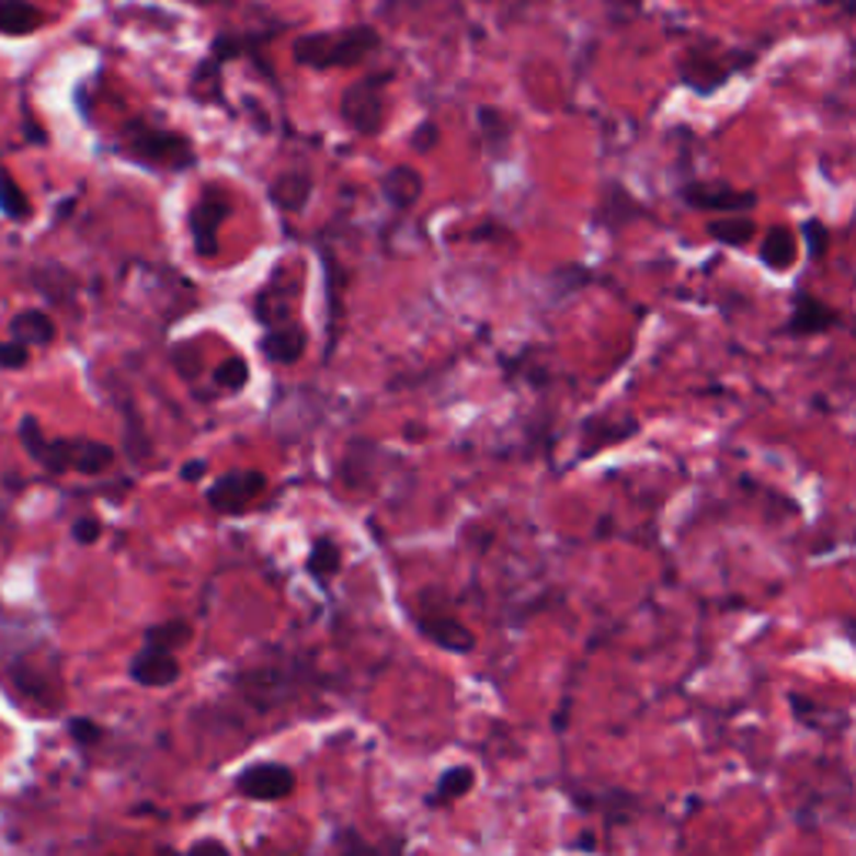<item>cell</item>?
<instances>
[{
  "mask_svg": "<svg viewBox=\"0 0 856 856\" xmlns=\"http://www.w3.org/2000/svg\"><path fill=\"white\" fill-rule=\"evenodd\" d=\"M381 47V37L372 24H352L339 31L301 34L292 44V57L301 68L311 71H335V68H358Z\"/></svg>",
  "mask_w": 856,
  "mask_h": 856,
  "instance_id": "cell-1",
  "label": "cell"
},
{
  "mask_svg": "<svg viewBox=\"0 0 856 856\" xmlns=\"http://www.w3.org/2000/svg\"><path fill=\"white\" fill-rule=\"evenodd\" d=\"M21 442L31 452L34 463H41L50 472H84V476H101L114 463V448L107 442H91V438H44L41 425L34 415L21 419Z\"/></svg>",
  "mask_w": 856,
  "mask_h": 856,
  "instance_id": "cell-2",
  "label": "cell"
},
{
  "mask_svg": "<svg viewBox=\"0 0 856 856\" xmlns=\"http://www.w3.org/2000/svg\"><path fill=\"white\" fill-rule=\"evenodd\" d=\"M117 155L138 161L145 168H155V171H187L197 164L191 138L178 135V130H168V127H155L141 117L124 124Z\"/></svg>",
  "mask_w": 856,
  "mask_h": 856,
  "instance_id": "cell-3",
  "label": "cell"
},
{
  "mask_svg": "<svg viewBox=\"0 0 856 856\" xmlns=\"http://www.w3.org/2000/svg\"><path fill=\"white\" fill-rule=\"evenodd\" d=\"M746 64H753V54L743 50H716V47H693L680 60V81L693 88L696 94L709 98L716 88L727 84L737 71H743Z\"/></svg>",
  "mask_w": 856,
  "mask_h": 856,
  "instance_id": "cell-4",
  "label": "cell"
},
{
  "mask_svg": "<svg viewBox=\"0 0 856 856\" xmlns=\"http://www.w3.org/2000/svg\"><path fill=\"white\" fill-rule=\"evenodd\" d=\"M391 81V71L358 78L342 94V121L355 130V135H378L385 124V88Z\"/></svg>",
  "mask_w": 856,
  "mask_h": 856,
  "instance_id": "cell-5",
  "label": "cell"
},
{
  "mask_svg": "<svg viewBox=\"0 0 856 856\" xmlns=\"http://www.w3.org/2000/svg\"><path fill=\"white\" fill-rule=\"evenodd\" d=\"M231 215V197L218 187H208L187 212V231L197 258H215L218 254V228Z\"/></svg>",
  "mask_w": 856,
  "mask_h": 856,
  "instance_id": "cell-6",
  "label": "cell"
},
{
  "mask_svg": "<svg viewBox=\"0 0 856 856\" xmlns=\"http://www.w3.org/2000/svg\"><path fill=\"white\" fill-rule=\"evenodd\" d=\"M269 489V476L258 472V469H235V472H225L218 476L212 486H208V505L221 515H238L244 512L261 492Z\"/></svg>",
  "mask_w": 856,
  "mask_h": 856,
  "instance_id": "cell-7",
  "label": "cell"
},
{
  "mask_svg": "<svg viewBox=\"0 0 856 856\" xmlns=\"http://www.w3.org/2000/svg\"><path fill=\"white\" fill-rule=\"evenodd\" d=\"M295 789V773L285 763H258L241 769L238 776V794L258 803H275L285 800Z\"/></svg>",
  "mask_w": 856,
  "mask_h": 856,
  "instance_id": "cell-8",
  "label": "cell"
},
{
  "mask_svg": "<svg viewBox=\"0 0 856 856\" xmlns=\"http://www.w3.org/2000/svg\"><path fill=\"white\" fill-rule=\"evenodd\" d=\"M683 202L693 208H706V212H730V215H743L756 205V194L753 191H740L733 184H722V181H693L683 191Z\"/></svg>",
  "mask_w": 856,
  "mask_h": 856,
  "instance_id": "cell-9",
  "label": "cell"
},
{
  "mask_svg": "<svg viewBox=\"0 0 856 856\" xmlns=\"http://www.w3.org/2000/svg\"><path fill=\"white\" fill-rule=\"evenodd\" d=\"M843 318L833 305L820 301L817 295L810 292H797L794 298V311H789V321L783 324L786 335H797V339H807V335H823L830 332V328H836Z\"/></svg>",
  "mask_w": 856,
  "mask_h": 856,
  "instance_id": "cell-10",
  "label": "cell"
},
{
  "mask_svg": "<svg viewBox=\"0 0 856 856\" xmlns=\"http://www.w3.org/2000/svg\"><path fill=\"white\" fill-rule=\"evenodd\" d=\"M261 352H265V358L275 362V365H295V362H301V355L308 352V332H305V324H298V321L292 318V321H282V324L265 328V339H261Z\"/></svg>",
  "mask_w": 856,
  "mask_h": 856,
  "instance_id": "cell-11",
  "label": "cell"
},
{
  "mask_svg": "<svg viewBox=\"0 0 856 856\" xmlns=\"http://www.w3.org/2000/svg\"><path fill=\"white\" fill-rule=\"evenodd\" d=\"M315 181L308 171H282L269 181V202L285 215H301L311 202Z\"/></svg>",
  "mask_w": 856,
  "mask_h": 856,
  "instance_id": "cell-12",
  "label": "cell"
},
{
  "mask_svg": "<svg viewBox=\"0 0 856 856\" xmlns=\"http://www.w3.org/2000/svg\"><path fill=\"white\" fill-rule=\"evenodd\" d=\"M181 676V666L174 660V652H164V649H151L145 646L135 660H130V680L148 686V689H161V686H171L178 683Z\"/></svg>",
  "mask_w": 856,
  "mask_h": 856,
  "instance_id": "cell-13",
  "label": "cell"
},
{
  "mask_svg": "<svg viewBox=\"0 0 856 856\" xmlns=\"http://www.w3.org/2000/svg\"><path fill=\"white\" fill-rule=\"evenodd\" d=\"M422 191H425V178H422L415 168H409V164L391 168V171L381 178V194H385V202H388L395 212L415 208L419 197H422Z\"/></svg>",
  "mask_w": 856,
  "mask_h": 856,
  "instance_id": "cell-14",
  "label": "cell"
},
{
  "mask_svg": "<svg viewBox=\"0 0 856 856\" xmlns=\"http://www.w3.org/2000/svg\"><path fill=\"white\" fill-rule=\"evenodd\" d=\"M57 335V324L47 311L41 308H27V311H18L11 318V342L31 349V345H50Z\"/></svg>",
  "mask_w": 856,
  "mask_h": 856,
  "instance_id": "cell-15",
  "label": "cell"
},
{
  "mask_svg": "<svg viewBox=\"0 0 856 856\" xmlns=\"http://www.w3.org/2000/svg\"><path fill=\"white\" fill-rule=\"evenodd\" d=\"M422 632H425L435 646H442V649H448V652H472V649H476V636H472L463 623H455V619H448V616H429V619H422Z\"/></svg>",
  "mask_w": 856,
  "mask_h": 856,
  "instance_id": "cell-16",
  "label": "cell"
},
{
  "mask_svg": "<svg viewBox=\"0 0 856 856\" xmlns=\"http://www.w3.org/2000/svg\"><path fill=\"white\" fill-rule=\"evenodd\" d=\"M797 235L789 231V228H769L766 231V238H763V248H760V258H763V265L766 269H773V272H786V269H794L797 265Z\"/></svg>",
  "mask_w": 856,
  "mask_h": 856,
  "instance_id": "cell-17",
  "label": "cell"
},
{
  "mask_svg": "<svg viewBox=\"0 0 856 856\" xmlns=\"http://www.w3.org/2000/svg\"><path fill=\"white\" fill-rule=\"evenodd\" d=\"M44 24L41 8H34L31 0H0V34L8 37H24L34 34Z\"/></svg>",
  "mask_w": 856,
  "mask_h": 856,
  "instance_id": "cell-18",
  "label": "cell"
},
{
  "mask_svg": "<svg viewBox=\"0 0 856 856\" xmlns=\"http://www.w3.org/2000/svg\"><path fill=\"white\" fill-rule=\"evenodd\" d=\"M476 786V773L472 766H455V769H445L435 783V794L429 797L432 807H442V803H455L463 800L469 789Z\"/></svg>",
  "mask_w": 856,
  "mask_h": 856,
  "instance_id": "cell-19",
  "label": "cell"
},
{
  "mask_svg": "<svg viewBox=\"0 0 856 856\" xmlns=\"http://www.w3.org/2000/svg\"><path fill=\"white\" fill-rule=\"evenodd\" d=\"M706 235H709L712 241L730 244V248H743V244L756 235V225H753L746 215H733V218L709 221V225H706Z\"/></svg>",
  "mask_w": 856,
  "mask_h": 856,
  "instance_id": "cell-20",
  "label": "cell"
},
{
  "mask_svg": "<svg viewBox=\"0 0 856 856\" xmlns=\"http://www.w3.org/2000/svg\"><path fill=\"white\" fill-rule=\"evenodd\" d=\"M0 212H4L11 221H27L31 218V202H27L24 187L4 168H0Z\"/></svg>",
  "mask_w": 856,
  "mask_h": 856,
  "instance_id": "cell-21",
  "label": "cell"
},
{
  "mask_svg": "<svg viewBox=\"0 0 856 856\" xmlns=\"http://www.w3.org/2000/svg\"><path fill=\"white\" fill-rule=\"evenodd\" d=\"M479 127H482V148L499 155L505 145H509V135H512V124L502 111L495 107H482L479 111Z\"/></svg>",
  "mask_w": 856,
  "mask_h": 856,
  "instance_id": "cell-22",
  "label": "cell"
},
{
  "mask_svg": "<svg viewBox=\"0 0 856 856\" xmlns=\"http://www.w3.org/2000/svg\"><path fill=\"white\" fill-rule=\"evenodd\" d=\"M342 569V549L335 539H318L308 556V572L315 579H332Z\"/></svg>",
  "mask_w": 856,
  "mask_h": 856,
  "instance_id": "cell-23",
  "label": "cell"
},
{
  "mask_svg": "<svg viewBox=\"0 0 856 856\" xmlns=\"http://www.w3.org/2000/svg\"><path fill=\"white\" fill-rule=\"evenodd\" d=\"M187 639H191V626H187L184 619H168V623L151 626V629L145 632V642H148L151 649H164V652H174V649L184 646Z\"/></svg>",
  "mask_w": 856,
  "mask_h": 856,
  "instance_id": "cell-24",
  "label": "cell"
},
{
  "mask_svg": "<svg viewBox=\"0 0 856 856\" xmlns=\"http://www.w3.org/2000/svg\"><path fill=\"white\" fill-rule=\"evenodd\" d=\"M339 843H342L339 856H402L399 843H388V846H375V843L362 840V836H358L355 830H345V833L339 836Z\"/></svg>",
  "mask_w": 856,
  "mask_h": 856,
  "instance_id": "cell-25",
  "label": "cell"
},
{
  "mask_svg": "<svg viewBox=\"0 0 856 856\" xmlns=\"http://www.w3.org/2000/svg\"><path fill=\"white\" fill-rule=\"evenodd\" d=\"M251 381V368L244 358H228L215 368V385L225 391H241Z\"/></svg>",
  "mask_w": 856,
  "mask_h": 856,
  "instance_id": "cell-26",
  "label": "cell"
},
{
  "mask_svg": "<svg viewBox=\"0 0 856 856\" xmlns=\"http://www.w3.org/2000/svg\"><path fill=\"white\" fill-rule=\"evenodd\" d=\"M803 244H807V254H810L813 261H820V258L826 254V248H830V228H823L817 218H810V221L803 225Z\"/></svg>",
  "mask_w": 856,
  "mask_h": 856,
  "instance_id": "cell-27",
  "label": "cell"
},
{
  "mask_svg": "<svg viewBox=\"0 0 856 856\" xmlns=\"http://www.w3.org/2000/svg\"><path fill=\"white\" fill-rule=\"evenodd\" d=\"M438 141H442V130H438V124L435 121H422L419 127H415V135H412V148L415 151H432V148H438Z\"/></svg>",
  "mask_w": 856,
  "mask_h": 856,
  "instance_id": "cell-28",
  "label": "cell"
},
{
  "mask_svg": "<svg viewBox=\"0 0 856 856\" xmlns=\"http://www.w3.org/2000/svg\"><path fill=\"white\" fill-rule=\"evenodd\" d=\"M31 358V349L18 342H0V368H24Z\"/></svg>",
  "mask_w": 856,
  "mask_h": 856,
  "instance_id": "cell-29",
  "label": "cell"
},
{
  "mask_svg": "<svg viewBox=\"0 0 856 856\" xmlns=\"http://www.w3.org/2000/svg\"><path fill=\"white\" fill-rule=\"evenodd\" d=\"M71 536H75V543H81V546H94V543L101 539V522L91 518V515H84V518L75 522Z\"/></svg>",
  "mask_w": 856,
  "mask_h": 856,
  "instance_id": "cell-30",
  "label": "cell"
},
{
  "mask_svg": "<svg viewBox=\"0 0 856 856\" xmlns=\"http://www.w3.org/2000/svg\"><path fill=\"white\" fill-rule=\"evenodd\" d=\"M71 737H75L81 746H88V743H94V740L101 737V730L94 727L91 719H71Z\"/></svg>",
  "mask_w": 856,
  "mask_h": 856,
  "instance_id": "cell-31",
  "label": "cell"
},
{
  "mask_svg": "<svg viewBox=\"0 0 856 856\" xmlns=\"http://www.w3.org/2000/svg\"><path fill=\"white\" fill-rule=\"evenodd\" d=\"M187 856H228V846L218 843V840H197V843L187 849Z\"/></svg>",
  "mask_w": 856,
  "mask_h": 856,
  "instance_id": "cell-32",
  "label": "cell"
},
{
  "mask_svg": "<svg viewBox=\"0 0 856 856\" xmlns=\"http://www.w3.org/2000/svg\"><path fill=\"white\" fill-rule=\"evenodd\" d=\"M606 4H609V11H613V21H629V18L639 11L642 0H606Z\"/></svg>",
  "mask_w": 856,
  "mask_h": 856,
  "instance_id": "cell-33",
  "label": "cell"
},
{
  "mask_svg": "<svg viewBox=\"0 0 856 856\" xmlns=\"http://www.w3.org/2000/svg\"><path fill=\"white\" fill-rule=\"evenodd\" d=\"M208 472V463H205V458H194V463H187L184 469H181V479H187V482H197V479H202Z\"/></svg>",
  "mask_w": 856,
  "mask_h": 856,
  "instance_id": "cell-34",
  "label": "cell"
},
{
  "mask_svg": "<svg viewBox=\"0 0 856 856\" xmlns=\"http://www.w3.org/2000/svg\"><path fill=\"white\" fill-rule=\"evenodd\" d=\"M27 138H31L34 145H44V141H47V135H44L41 127H34V124H27Z\"/></svg>",
  "mask_w": 856,
  "mask_h": 856,
  "instance_id": "cell-35",
  "label": "cell"
}]
</instances>
